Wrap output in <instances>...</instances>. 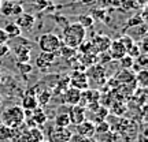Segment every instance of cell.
Returning <instances> with one entry per match:
<instances>
[{"instance_id": "obj_14", "label": "cell", "mask_w": 148, "mask_h": 142, "mask_svg": "<svg viewBox=\"0 0 148 142\" xmlns=\"http://www.w3.org/2000/svg\"><path fill=\"white\" fill-rule=\"evenodd\" d=\"M30 120H33L32 126L33 127H37V126H42L45 122H47V115H45V112L42 111L41 107H37L34 111H32L30 113Z\"/></svg>"}, {"instance_id": "obj_15", "label": "cell", "mask_w": 148, "mask_h": 142, "mask_svg": "<svg viewBox=\"0 0 148 142\" xmlns=\"http://www.w3.org/2000/svg\"><path fill=\"white\" fill-rule=\"evenodd\" d=\"M21 107H22V109L23 111H29V112H32V111L36 109L37 107H38L36 94H33V93H27L26 96H23Z\"/></svg>"}, {"instance_id": "obj_33", "label": "cell", "mask_w": 148, "mask_h": 142, "mask_svg": "<svg viewBox=\"0 0 148 142\" xmlns=\"http://www.w3.org/2000/svg\"><path fill=\"white\" fill-rule=\"evenodd\" d=\"M69 142H95V139L92 141V138H84L81 135H78V134H73Z\"/></svg>"}, {"instance_id": "obj_12", "label": "cell", "mask_w": 148, "mask_h": 142, "mask_svg": "<svg viewBox=\"0 0 148 142\" xmlns=\"http://www.w3.org/2000/svg\"><path fill=\"white\" fill-rule=\"evenodd\" d=\"M55 58H56V55H55V53L41 52L36 58V67L37 69H40V70L49 69V67L53 64V62H55Z\"/></svg>"}, {"instance_id": "obj_29", "label": "cell", "mask_w": 148, "mask_h": 142, "mask_svg": "<svg viewBox=\"0 0 148 142\" xmlns=\"http://www.w3.org/2000/svg\"><path fill=\"white\" fill-rule=\"evenodd\" d=\"M93 21H104L106 18V10H100V8H96V10H92V14H89Z\"/></svg>"}, {"instance_id": "obj_13", "label": "cell", "mask_w": 148, "mask_h": 142, "mask_svg": "<svg viewBox=\"0 0 148 142\" xmlns=\"http://www.w3.org/2000/svg\"><path fill=\"white\" fill-rule=\"evenodd\" d=\"M73 135V132L69 128H62V127H56L51 134V141L52 142H69L70 138Z\"/></svg>"}, {"instance_id": "obj_22", "label": "cell", "mask_w": 148, "mask_h": 142, "mask_svg": "<svg viewBox=\"0 0 148 142\" xmlns=\"http://www.w3.org/2000/svg\"><path fill=\"white\" fill-rule=\"evenodd\" d=\"M145 22H144V19L141 18V15H134V16H132L129 21H127V23L125 25V30L126 29H129V27H134V26H141V25H144Z\"/></svg>"}, {"instance_id": "obj_23", "label": "cell", "mask_w": 148, "mask_h": 142, "mask_svg": "<svg viewBox=\"0 0 148 142\" xmlns=\"http://www.w3.org/2000/svg\"><path fill=\"white\" fill-rule=\"evenodd\" d=\"M12 5H14V1H7V0H3L1 1V5H0V12L5 16H11V12H12Z\"/></svg>"}, {"instance_id": "obj_19", "label": "cell", "mask_w": 148, "mask_h": 142, "mask_svg": "<svg viewBox=\"0 0 148 142\" xmlns=\"http://www.w3.org/2000/svg\"><path fill=\"white\" fill-rule=\"evenodd\" d=\"M71 123H70V118L67 112H59L58 115L55 116V126L62 127V128H67Z\"/></svg>"}, {"instance_id": "obj_28", "label": "cell", "mask_w": 148, "mask_h": 142, "mask_svg": "<svg viewBox=\"0 0 148 142\" xmlns=\"http://www.w3.org/2000/svg\"><path fill=\"white\" fill-rule=\"evenodd\" d=\"M119 63H121V67L123 70H130L133 67V64H134V59H132L130 56H123V58L119 60Z\"/></svg>"}, {"instance_id": "obj_17", "label": "cell", "mask_w": 148, "mask_h": 142, "mask_svg": "<svg viewBox=\"0 0 148 142\" xmlns=\"http://www.w3.org/2000/svg\"><path fill=\"white\" fill-rule=\"evenodd\" d=\"M44 141V134L40 128L37 127H32L27 130L26 138H25V142H42Z\"/></svg>"}, {"instance_id": "obj_20", "label": "cell", "mask_w": 148, "mask_h": 142, "mask_svg": "<svg viewBox=\"0 0 148 142\" xmlns=\"http://www.w3.org/2000/svg\"><path fill=\"white\" fill-rule=\"evenodd\" d=\"M51 96H52V93H51V90H49V89H44L42 92L37 93V94H36L37 104H38L40 107L47 105L48 103H49V100H51Z\"/></svg>"}, {"instance_id": "obj_30", "label": "cell", "mask_w": 148, "mask_h": 142, "mask_svg": "<svg viewBox=\"0 0 148 142\" xmlns=\"http://www.w3.org/2000/svg\"><path fill=\"white\" fill-rule=\"evenodd\" d=\"M115 141V135L111 131H107L104 134H99L97 135V142H114Z\"/></svg>"}, {"instance_id": "obj_9", "label": "cell", "mask_w": 148, "mask_h": 142, "mask_svg": "<svg viewBox=\"0 0 148 142\" xmlns=\"http://www.w3.org/2000/svg\"><path fill=\"white\" fill-rule=\"evenodd\" d=\"M107 52L110 55L111 60H121L123 56H126V48L119 42V40H114V41H111Z\"/></svg>"}, {"instance_id": "obj_27", "label": "cell", "mask_w": 148, "mask_h": 142, "mask_svg": "<svg viewBox=\"0 0 148 142\" xmlns=\"http://www.w3.org/2000/svg\"><path fill=\"white\" fill-rule=\"evenodd\" d=\"M118 40H119V42H121L123 47L126 48V52H127V49H129V48H130L133 44H134V40H133V38L129 36V34H122V36L118 38Z\"/></svg>"}, {"instance_id": "obj_18", "label": "cell", "mask_w": 148, "mask_h": 142, "mask_svg": "<svg viewBox=\"0 0 148 142\" xmlns=\"http://www.w3.org/2000/svg\"><path fill=\"white\" fill-rule=\"evenodd\" d=\"M3 30H4V33L7 34L8 38H15V37H19L21 36V33H22V30L18 27V25H16L15 22H8Z\"/></svg>"}, {"instance_id": "obj_21", "label": "cell", "mask_w": 148, "mask_h": 142, "mask_svg": "<svg viewBox=\"0 0 148 142\" xmlns=\"http://www.w3.org/2000/svg\"><path fill=\"white\" fill-rule=\"evenodd\" d=\"M77 23H78V25H81V26L86 30V29H89V27L93 26L95 21H93V18H92L89 14H84V15H79L78 16V22H77Z\"/></svg>"}, {"instance_id": "obj_2", "label": "cell", "mask_w": 148, "mask_h": 142, "mask_svg": "<svg viewBox=\"0 0 148 142\" xmlns=\"http://www.w3.org/2000/svg\"><path fill=\"white\" fill-rule=\"evenodd\" d=\"M0 120L5 127L18 128L25 120V111L22 109L21 105H11L1 112Z\"/></svg>"}, {"instance_id": "obj_40", "label": "cell", "mask_w": 148, "mask_h": 142, "mask_svg": "<svg viewBox=\"0 0 148 142\" xmlns=\"http://www.w3.org/2000/svg\"><path fill=\"white\" fill-rule=\"evenodd\" d=\"M7 1H14V0H7Z\"/></svg>"}, {"instance_id": "obj_3", "label": "cell", "mask_w": 148, "mask_h": 142, "mask_svg": "<svg viewBox=\"0 0 148 142\" xmlns=\"http://www.w3.org/2000/svg\"><path fill=\"white\" fill-rule=\"evenodd\" d=\"M60 47H62V40L53 33H44L38 38V48L41 49V52L58 55Z\"/></svg>"}, {"instance_id": "obj_10", "label": "cell", "mask_w": 148, "mask_h": 142, "mask_svg": "<svg viewBox=\"0 0 148 142\" xmlns=\"http://www.w3.org/2000/svg\"><path fill=\"white\" fill-rule=\"evenodd\" d=\"M15 23L21 30H30L36 25V16L33 14H29V12H23L19 16H16Z\"/></svg>"}, {"instance_id": "obj_41", "label": "cell", "mask_w": 148, "mask_h": 142, "mask_svg": "<svg viewBox=\"0 0 148 142\" xmlns=\"http://www.w3.org/2000/svg\"><path fill=\"white\" fill-rule=\"evenodd\" d=\"M0 79H1V75H0Z\"/></svg>"}, {"instance_id": "obj_26", "label": "cell", "mask_w": 148, "mask_h": 142, "mask_svg": "<svg viewBox=\"0 0 148 142\" xmlns=\"http://www.w3.org/2000/svg\"><path fill=\"white\" fill-rule=\"evenodd\" d=\"M107 131H110V123H107L106 120L95 124V134H104Z\"/></svg>"}, {"instance_id": "obj_39", "label": "cell", "mask_w": 148, "mask_h": 142, "mask_svg": "<svg viewBox=\"0 0 148 142\" xmlns=\"http://www.w3.org/2000/svg\"><path fill=\"white\" fill-rule=\"evenodd\" d=\"M1 1H3V0H0V5H1Z\"/></svg>"}, {"instance_id": "obj_4", "label": "cell", "mask_w": 148, "mask_h": 142, "mask_svg": "<svg viewBox=\"0 0 148 142\" xmlns=\"http://www.w3.org/2000/svg\"><path fill=\"white\" fill-rule=\"evenodd\" d=\"M69 81H70V86H71V88H75V89L81 90V92L89 89L88 77H86V74L82 73L81 70H74L73 73L70 74Z\"/></svg>"}, {"instance_id": "obj_5", "label": "cell", "mask_w": 148, "mask_h": 142, "mask_svg": "<svg viewBox=\"0 0 148 142\" xmlns=\"http://www.w3.org/2000/svg\"><path fill=\"white\" fill-rule=\"evenodd\" d=\"M111 40L108 36L106 34H103V33H97L95 34L93 37V40H92V45L95 48V51L97 55H100V53H106L108 51V48H110V44H111Z\"/></svg>"}, {"instance_id": "obj_11", "label": "cell", "mask_w": 148, "mask_h": 142, "mask_svg": "<svg viewBox=\"0 0 148 142\" xmlns=\"http://www.w3.org/2000/svg\"><path fill=\"white\" fill-rule=\"evenodd\" d=\"M75 134H78L84 138H92L95 135V123H92L88 119L84 120L82 123L75 126Z\"/></svg>"}, {"instance_id": "obj_32", "label": "cell", "mask_w": 148, "mask_h": 142, "mask_svg": "<svg viewBox=\"0 0 148 142\" xmlns=\"http://www.w3.org/2000/svg\"><path fill=\"white\" fill-rule=\"evenodd\" d=\"M21 14H23V7H22V4H19V3H15V1H14V5H12V12H11V15L19 16Z\"/></svg>"}, {"instance_id": "obj_38", "label": "cell", "mask_w": 148, "mask_h": 142, "mask_svg": "<svg viewBox=\"0 0 148 142\" xmlns=\"http://www.w3.org/2000/svg\"><path fill=\"white\" fill-rule=\"evenodd\" d=\"M137 3H140V4H145V3H147V0H137Z\"/></svg>"}, {"instance_id": "obj_25", "label": "cell", "mask_w": 148, "mask_h": 142, "mask_svg": "<svg viewBox=\"0 0 148 142\" xmlns=\"http://www.w3.org/2000/svg\"><path fill=\"white\" fill-rule=\"evenodd\" d=\"M14 134V128L5 127L4 124H0V139H8L12 137Z\"/></svg>"}, {"instance_id": "obj_24", "label": "cell", "mask_w": 148, "mask_h": 142, "mask_svg": "<svg viewBox=\"0 0 148 142\" xmlns=\"http://www.w3.org/2000/svg\"><path fill=\"white\" fill-rule=\"evenodd\" d=\"M141 53H143V52H141V49H140V47H138V44H136V42H134L132 47L127 49L126 55H127V56H130L132 59H134V60H136V59H137L138 56L141 55Z\"/></svg>"}, {"instance_id": "obj_6", "label": "cell", "mask_w": 148, "mask_h": 142, "mask_svg": "<svg viewBox=\"0 0 148 142\" xmlns=\"http://www.w3.org/2000/svg\"><path fill=\"white\" fill-rule=\"evenodd\" d=\"M69 118H70V123L77 126L79 123H82L84 120H86V109L82 108L81 105H74L69 108Z\"/></svg>"}, {"instance_id": "obj_36", "label": "cell", "mask_w": 148, "mask_h": 142, "mask_svg": "<svg viewBox=\"0 0 148 142\" xmlns=\"http://www.w3.org/2000/svg\"><path fill=\"white\" fill-rule=\"evenodd\" d=\"M7 41H8V37H7V34L4 33V30H3V29H0V45H1V44H5Z\"/></svg>"}, {"instance_id": "obj_16", "label": "cell", "mask_w": 148, "mask_h": 142, "mask_svg": "<svg viewBox=\"0 0 148 142\" xmlns=\"http://www.w3.org/2000/svg\"><path fill=\"white\" fill-rule=\"evenodd\" d=\"M15 53H16V59L19 63H29V59H30V48L27 47L26 44H21L15 48Z\"/></svg>"}, {"instance_id": "obj_31", "label": "cell", "mask_w": 148, "mask_h": 142, "mask_svg": "<svg viewBox=\"0 0 148 142\" xmlns=\"http://www.w3.org/2000/svg\"><path fill=\"white\" fill-rule=\"evenodd\" d=\"M147 70H140L137 74V84H140L141 88H145L147 86Z\"/></svg>"}, {"instance_id": "obj_1", "label": "cell", "mask_w": 148, "mask_h": 142, "mask_svg": "<svg viewBox=\"0 0 148 142\" xmlns=\"http://www.w3.org/2000/svg\"><path fill=\"white\" fill-rule=\"evenodd\" d=\"M85 36H86V30L81 25H78L77 22L70 23L63 29L62 44L71 49H78L79 45L85 41Z\"/></svg>"}, {"instance_id": "obj_8", "label": "cell", "mask_w": 148, "mask_h": 142, "mask_svg": "<svg viewBox=\"0 0 148 142\" xmlns=\"http://www.w3.org/2000/svg\"><path fill=\"white\" fill-rule=\"evenodd\" d=\"M79 100H81V90L70 86L69 89H66L63 92V103L67 104L69 107L78 105Z\"/></svg>"}, {"instance_id": "obj_34", "label": "cell", "mask_w": 148, "mask_h": 142, "mask_svg": "<svg viewBox=\"0 0 148 142\" xmlns=\"http://www.w3.org/2000/svg\"><path fill=\"white\" fill-rule=\"evenodd\" d=\"M8 53H10V47H8L7 44H1V45H0V59L7 56Z\"/></svg>"}, {"instance_id": "obj_37", "label": "cell", "mask_w": 148, "mask_h": 142, "mask_svg": "<svg viewBox=\"0 0 148 142\" xmlns=\"http://www.w3.org/2000/svg\"><path fill=\"white\" fill-rule=\"evenodd\" d=\"M81 3H84V4H90V3H93V1H96V0H79Z\"/></svg>"}, {"instance_id": "obj_35", "label": "cell", "mask_w": 148, "mask_h": 142, "mask_svg": "<svg viewBox=\"0 0 148 142\" xmlns=\"http://www.w3.org/2000/svg\"><path fill=\"white\" fill-rule=\"evenodd\" d=\"M18 66H19V70L22 71L23 75H25L26 73H30V71H32V66H30L29 63H19Z\"/></svg>"}, {"instance_id": "obj_7", "label": "cell", "mask_w": 148, "mask_h": 142, "mask_svg": "<svg viewBox=\"0 0 148 142\" xmlns=\"http://www.w3.org/2000/svg\"><path fill=\"white\" fill-rule=\"evenodd\" d=\"M86 74V77H88V81H92V79H95L96 84H104L106 82V71L104 69L101 67V64H95V66H92L89 70H88V73Z\"/></svg>"}]
</instances>
